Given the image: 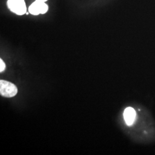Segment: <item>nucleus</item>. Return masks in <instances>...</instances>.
I'll list each match as a JSON object with an SVG mask.
<instances>
[{
	"mask_svg": "<svg viewBox=\"0 0 155 155\" xmlns=\"http://www.w3.org/2000/svg\"><path fill=\"white\" fill-rule=\"evenodd\" d=\"M6 65L4 61L1 59H0V72H2L5 69Z\"/></svg>",
	"mask_w": 155,
	"mask_h": 155,
	"instance_id": "obj_6",
	"label": "nucleus"
},
{
	"mask_svg": "<svg viewBox=\"0 0 155 155\" xmlns=\"http://www.w3.org/2000/svg\"><path fill=\"white\" fill-rule=\"evenodd\" d=\"M136 115V106H127L123 111V118L124 122L126 124V126H129L131 123Z\"/></svg>",
	"mask_w": 155,
	"mask_h": 155,
	"instance_id": "obj_5",
	"label": "nucleus"
},
{
	"mask_svg": "<svg viewBox=\"0 0 155 155\" xmlns=\"http://www.w3.org/2000/svg\"><path fill=\"white\" fill-rule=\"evenodd\" d=\"M39 1H41V2H45L47 1L48 0H38Z\"/></svg>",
	"mask_w": 155,
	"mask_h": 155,
	"instance_id": "obj_7",
	"label": "nucleus"
},
{
	"mask_svg": "<svg viewBox=\"0 0 155 155\" xmlns=\"http://www.w3.org/2000/svg\"><path fill=\"white\" fill-rule=\"evenodd\" d=\"M7 5L13 13L22 16L27 12V6L25 0H8Z\"/></svg>",
	"mask_w": 155,
	"mask_h": 155,
	"instance_id": "obj_2",
	"label": "nucleus"
},
{
	"mask_svg": "<svg viewBox=\"0 0 155 155\" xmlns=\"http://www.w3.org/2000/svg\"><path fill=\"white\" fill-rule=\"evenodd\" d=\"M28 11L30 14L35 16H38L40 14L44 15L48 11V6L45 2L35 0V1L29 6Z\"/></svg>",
	"mask_w": 155,
	"mask_h": 155,
	"instance_id": "obj_4",
	"label": "nucleus"
},
{
	"mask_svg": "<svg viewBox=\"0 0 155 155\" xmlns=\"http://www.w3.org/2000/svg\"><path fill=\"white\" fill-rule=\"evenodd\" d=\"M136 115L127 127L133 130V139L141 145L155 143V121L152 113L145 106L135 105Z\"/></svg>",
	"mask_w": 155,
	"mask_h": 155,
	"instance_id": "obj_1",
	"label": "nucleus"
},
{
	"mask_svg": "<svg viewBox=\"0 0 155 155\" xmlns=\"http://www.w3.org/2000/svg\"><path fill=\"white\" fill-rule=\"evenodd\" d=\"M17 93L16 86L9 82L1 80L0 81V94L6 98H11L15 96Z\"/></svg>",
	"mask_w": 155,
	"mask_h": 155,
	"instance_id": "obj_3",
	"label": "nucleus"
}]
</instances>
